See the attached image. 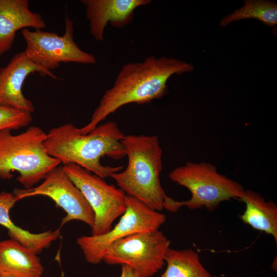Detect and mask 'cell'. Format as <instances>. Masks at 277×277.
Masks as SVG:
<instances>
[{
	"label": "cell",
	"mask_w": 277,
	"mask_h": 277,
	"mask_svg": "<svg viewBox=\"0 0 277 277\" xmlns=\"http://www.w3.org/2000/svg\"><path fill=\"white\" fill-rule=\"evenodd\" d=\"M171 241L159 229L133 234L111 244L102 261L109 265H125L137 277H151L165 264Z\"/></svg>",
	"instance_id": "obj_6"
},
{
	"label": "cell",
	"mask_w": 277,
	"mask_h": 277,
	"mask_svg": "<svg viewBox=\"0 0 277 277\" xmlns=\"http://www.w3.org/2000/svg\"><path fill=\"white\" fill-rule=\"evenodd\" d=\"M1 277V276H0Z\"/></svg>",
	"instance_id": "obj_21"
},
{
	"label": "cell",
	"mask_w": 277,
	"mask_h": 277,
	"mask_svg": "<svg viewBox=\"0 0 277 277\" xmlns=\"http://www.w3.org/2000/svg\"><path fill=\"white\" fill-rule=\"evenodd\" d=\"M17 202L12 192H0V220L4 215L10 213L11 209Z\"/></svg>",
	"instance_id": "obj_19"
},
{
	"label": "cell",
	"mask_w": 277,
	"mask_h": 277,
	"mask_svg": "<svg viewBox=\"0 0 277 277\" xmlns=\"http://www.w3.org/2000/svg\"><path fill=\"white\" fill-rule=\"evenodd\" d=\"M32 120L31 113L0 105V132L24 127L30 124Z\"/></svg>",
	"instance_id": "obj_18"
},
{
	"label": "cell",
	"mask_w": 277,
	"mask_h": 277,
	"mask_svg": "<svg viewBox=\"0 0 277 277\" xmlns=\"http://www.w3.org/2000/svg\"><path fill=\"white\" fill-rule=\"evenodd\" d=\"M168 176L191 194L190 199L182 201L167 196L163 207L171 212L183 206L190 210L205 207L212 212L223 202L240 200L245 190L241 184L220 173L214 165L207 162H187L173 169Z\"/></svg>",
	"instance_id": "obj_5"
},
{
	"label": "cell",
	"mask_w": 277,
	"mask_h": 277,
	"mask_svg": "<svg viewBox=\"0 0 277 277\" xmlns=\"http://www.w3.org/2000/svg\"><path fill=\"white\" fill-rule=\"evenodd\" d=\"M120 277H137V276L130 267L127 265H122V272Z\"/></svg>",
	"instance_id": "obj_20"
},
{
	"label": "cell",
	"mask_w": 277,
	"mask_h": 277,
	"mask_svg": "<svg viewBox=\"0 0 277 277\" xmlns=\"http://www.w3.org/2000/svg\"><path fill=\"white\" fill-rule=\"evenodd\" d=\"M81 3L86 6L91 34L101 42L108 23L115 28H124L133 21L137 8L149 5L151 1L82 0Z\"/></svg>",
	"instance_id": "obj_12"
},
{
	"label": "cell",
	"mask_w": 277,
	"mask_h": 277,
	"mask_svg": "<svg viewBox=\"0 0 277 277\" xmlns=\"http://www.w3.org/2000/svg\"><path fill=\"white\" fill-rule=\"evenodd\" d=\"M126 209L118 222L108 232L98 235H83L76 239L86 261L97 264L107 248L114 242L140 232L158 230L166 215L137 200L126 195Z\"/></svg>",
	"instance_id": "obj_8"
},
{
	"label": "cell",
	"mask_w": 277,
	"mask_h": 277,
	"mask_svg": "<svg viewBox=\"0 0 277 277\" xmlns=\"http://www.w3.org/2000/svg\"><path fill=\"white\" fill-rule=\"evenodd\" d=\"M46 28L42 16L32 12L28 0H0V55L9 51L19 29Z\"/></svg>",
	"instance_id": "obj_13"
},
{
	"label": "cell",
	"mask_w": 277,
	"mask_h": 277,
	"mask_svg": "<svg viewBox=\"0 0 277 277\" xmlns=\"http://www.w3.org/2000/svg\"><path fill=\"white\" fill-rule=\"evenodd\" d=\"M165 261L166 269L160 277H214L202 264L198 253L192 249L169 247Z\"/></svg>",
	"instance_id": "obj_16"
},
{
	"label": "cell",
	"mask_w": 277,
	"mask_h": 277,
	"mask_svg": "<svg viewBox=\"0 0 277 277\" xmlns=\"http://www.w3.org/2000/svg\"><path fill=\"white\" fill-rule=\"evenodd\" d=\"M41 76L57 77L32 62L25 51L15 54L5 67L0 68V105L32 113L34 108L32 102L23 94L22 87L27 77L32 73Z\"/></svg>",
	"instance_id": "obj_11"
},
{
	"label": "cell",
	"mask_w": 277,
	"mask_h": 277,
	"mask_svg": "<svg viewBox=\"0 0 277 277\" xmlns=\"http://www.w3.org/2000/svg\"><path fill=\"white\" fill-rule=\"evenodd\" d=\"M44 180L41 184L34 188L15 189L12 193L17 201L37 195L48 196L66 213L62 220L61 227L71 221L78 220L92 228L95 219L94 211L63 166L54 168Z\"/></svg>",
	"instance_id": "obj_10"
},
{
	"label": "cell",
	"mask_w": 277,
	"mask_h": 277,
	"mask_svg": "<svg viewBox=\"0 0 277 277\" xmlns=\"http://www.w3.org/2000/svg\"><path fill=\"white\" fill-rule=\"evenodd\" d=\"M37 253L13 239L0 241L1 277H42Z\"/></svg>",
	"instance_id": "obj_14"
},
{
	"label": "cell",
	"mask_w": 277,
	"mask_h": 277,
	"mask_svg": "<svg viewBox=\"0 0 277 277\" xmlns=\"http://www.w3.org/2000/svg\"><path fill=\"white\" fill-rule=\"evenodd\" d=\"M125 135L114 121L98 125L87 134L68 123L50 129L44 146L50 156L64 165L75 164L104 179L124 169L103 165L100 159L107 156L119 160L126 156L122 143Z\"/></svg>",
	"instance_id": "obj_2"
},
{
	"label": "cell",
	"mask_w": 277,
	"mask_h": 277,
	"mask_svg": "<svg viewBox=\"0 0 277 277\" xmlns=\"http://www.w3.org/2000/svg\"><path fill=\"white\" fill-rule=\"evenodd\" d=\"M247 18L257 19L269 27H274L277 24L276 4L263 0L245 1L242 8L223 18L220 26L225 27L232 22Z\"/></svg>",
	"instance_id": "obj_17"
},
{
	"label": "cell",
	"mask_w": 277,
	"mask_h": 277,
	"mask_svg": "<svg viewBox=\"0 0 277 277\" xmlns=\"http://www.w3.org/2000/svg\"><path fill=\"white\" fill-rule=\"evenodd\" d=\"M73 21L67 15L62 35L42 29H23L27 56L34 63L51 71L61 63L95 64V56L80 49L74 40Z\"/></svg>",
	"instance_id": "obj_9"
},
{
	"label": "cell",
	"mask_w": 277,
	"mask_h": 277,
	"mask_svg": "<svg viewBox=\"0 0 277 277\" xmlns=\"http://www.w3.org/2000/svg\"><path fill=\"white\" fill-rule=\"evenodd\" d=\"M63 167L94 211L95 219L91 235H98L109 231L113 222L126 211L125 193L77 165L68 164Z\"/></svg>",
	"instance_id": "obj_7"
},
{
	"label": "cell",
	"mask_w": 277,
	"mask_h": 277,
	"mask_svg": "<svg viewBox=\"0 0 277 277\" xmlns=\"http://www.w3.org/2000/svg\"><path fill=\"white\" fill-rule=\"evenodd\" d=\"M47 133L37 126L29 127L24 132L13 135L10 129L0 132V179L9 180L13 171L17 180L29 189L44 179L61 163L47 152L44 142Z\"/></svg>",
	"instance_id": "obj_4"
},
{
	"label": "cell",
	"mask_w": 277,
	"mask_h": 277,
	"mask_svg": "<svg viewBox=\"0 0 277 277\" xmlns=\"http://www.w3.org/2000/svg\"><path fill=\"white\" fill-rule=\"evenodd\" d=\"M128 157L126 168L110 176L127 195L158 211L167 196L161 185L162 149L157 135H125L122 141Z\"/></svg>",
	"instance_id": "obj_3"
},
{
	"label": "cell",
	"mask_w": 277,
	"mask_h": 277,
	"mask_svg": "<svg viewBox=\"0 0 277 277\" xmlns=\"http://www.w3.org/2000/svg\"><path fill=\"white\" fill-rule=\"evenodd\" d=\"M193 66L176 58L149 56L143 61L123 66L112 87L103 94L90 122L80 131L87 134L120 107L129 103L144 104L168 93L167 82L173 74L190 72Z\"/></svg>",
	"instance_id": "obj_1"
},
{
	"label": "cell",
	"mask_w": 277,
	"mask_h": 277,
	"mask_svg": "<svg viewBox=\"0 0 277 277\" xmlns=\"http://www.w3.org/2000/svg\"><path fill=\"white\" fill-rule=\"evenodd\" d=\"M240 201L246 209L240 215L241 220L253 229L271 235L277 242V205L272 201H266L259 192L245 190Z\"/></svg>",
	"instance_id": "obj_15"
}]
</instances>
